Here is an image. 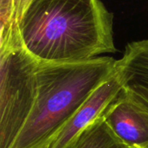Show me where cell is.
<instances>
[{
	"mask_svg": "<svg viewBox=\"0 0 148 148\" xmlns=\"http://www.w3.org/2000/svg\"><path fill=\"white\" fill-rule=\"evenodd\" d=\"M71 148L130 147L114 134L101 115L84 130Z\"/></svg>",
	"mask_w": 148,
	"mask_h": 148,
	"instance_id": "52a82bcc",
	"label": "cell"
},
{
	"mask_svg": "<svg viewBox=\"0 0 148 148\" xmlns=\"http://www.w3.org/2000/svg\"><path fill=\"white\" fill-rule=\"evenodd\" d=\"M18 30L39 61H82L116 52L114 15L101 0H33Z\"/></svg>",
	"mask_w": 148,
	"mask_h": 148,
	"instance_id": "6da1fadb",
	"label": "cell"
},
{
	"mask_svg": "<svg viewBox=\"0 0 148 148\" xmlns=\"http://www.w3.org/2000/svg\"><path fill=\"white\" fill-rule=\"evenodd\" d=\"M18 28L16 20V0H0V37Z\"/></svg>",
	"mask_w": 148,
	"mask_h": 148,
	"instance_id": "ba28073f",
	"label": "cell"
},
{
	"mask_svg": "<svg viewBox=\"0 0 148 148\" xmlns=\"http://www.w3.org/2000/svg\"><path fill=\"white\" fill-rule=\"evenodd\" d=\"M53 140H54V139H53ZM52 140H49V141L46 142L45 144L42 145L41 147H37V148H50V146H51V142H52Z\"/></svg>",
	"mask_w": 148,
	"mask_h": 148,
	"instance_id": "30bf717a",
	"label": "cell"
},
{
	"mask_svg": "<svg viewBox=\"0 0 148 148\" xmlns=\"http://www.w3.org/2000/svg\"><path fill=\"white\" fill-rule=\"evenodd\" d=\"M32 1L33 0H16V20L17 24Z\"/></svg>",
	"mask_w": 148,
	"mask_h": 148,
	"instance_id": "9c48e42d",
	"label": "cell"
},
{
	"mask_svg": "<svg viewBox=\"0 0 148 148\" xmlns=\"http://www.w3.org/2000/svg\"><path fill=\"white\" fill-rule=\"evenodd\" d=\"M122 88V82L115 69V74L93 92L56 134L50 148H71L84 130L102 115Z\"/></svg>",
	"mask_w": 148,
	"mask_h": 148,
	"instance_id": "277c9868",
	"label": "cell"
},
{
	"mask_svg": "<svg viewBox=\"0 0 148 148\" xmlns=\"http://www.w3.org/2000/svg\"><path fill=\"white\" fill-rule=\"evenodd\" d=\"M115 64L116 60L108 56L39 61L36 102L11 148H37L52 140L93 92L115 74Z\"/></svg>",
	"mask_w": 148,
	"mask_h": 148,
	"instance_id": "7a4b0ae2",
	"label": "cell"
},
{
	"mask_svg": "<svg viewBox=\"0 0 148 148\" xmlns=\"http://www.w3.org/2000/svg\"><path fill=\"white\" fill-rule=\"evenodd\" d=\"M102 117L114 134L130 148H148V111L121 90Z\"/></svg>",
	"mask_w": 148,
	"mask_h": 148,
	"instance_id": "5b68a950",
	"label": "cell"
},
{
	"mask_svg": "<svg viewBox=\"0 0 148 148\" xmlns=\"http://www.w3.org/2000/svg\"><path fill=\"white\" fill-rule=\"evenodd\" d=\"M115 69L125 93L148 111V39L128 42Z\"/></svg>",
	"mask_w": 148,
	"mask_h": 148,
	"instance_id": "8992f818",
	"label": "cell"
},
{
	"mask_svg": "<svg viewBox=\"0 0 148 148\" xmlns=\"http://www.w3.org/2000/svg\"><path fill=\"white\" fill-rule=\"evenodd\" d=\"M38 62L19 30L0 41V148H11L29 117L37 95Z\"/></svg>",
	"mask_w": 148,
	"mask_h": 148,
	"instance_id": "3957f363",
	"label": "cell"
}]
</instances>
